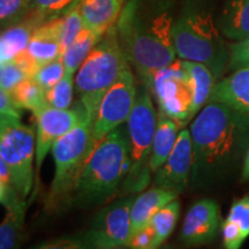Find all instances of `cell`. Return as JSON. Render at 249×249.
<instances>
[{
	"instance_id": "obj_1",
	"label": "cell",
	"mask_w": 249,
	"mask_h": 249,
	"mask_svg": "<svg viewBox=\"0 0 249 249\" xmlns=\"http://www.w3.org/2000/svg\"><path fill=\"white\" fill-rule=\"evenodd\" d=\"M192 188H203L223 179L244 163L249 147V116L208 102L193 118Z\"/></svg>"
},
{
	"instance_id": "obj_2",
	"label": "cell",
	"mask_w": 249,
	"mask_h": 249,
	"mask_svg": "<svg viewBox=\"0 0 249 249\" xmlns=\"http://www.w3.org/2000/svg\"><path fill=\"white\" fill-rule=\"evenodd\" d=\"M173 8L174 0H126L116 23L121 49L144 86L177 59Z\"/></svg>"
},
{
	"instance_id": "obj_3",
	"label": "cell",
	"mask_w": 249,
	"mask_h": 249,
	"mask_svg": "<svg viewBox=\"0 0 249 249\" xmlns=\"http://www.w3.org/2000/svg\"><path fill=\"white\" fill-rule=\"evenodd\" d=\"M130 167L127 126L120 124L97 143L71 195L70 207L87 209L119 194Z\"/></svg>"
},
{
	"instance_id": "obj_4",
	"label": "cell",
	"mask_w": 249,
	"mask_h": 249,
	"mask_svg": "<svg viewBox=\"0 0 249 249\" xmlns=\"http://www.w3.org/2000/svg\"><path fill=\"white\" fill-rule=\"evenodd\" d=\"M172 33L177 57L203 64L217 81L222 79L229 64V48L207 6L200 0H186Z\"/></svg>"
},
{
	"instance_id": "obj_5",
	"label": "cell",
	"mask_w": 249,
	"mask_h": 249,
	"mask_svg": "<svg viewBox=\"0 0 249 249\" xmlns=\"http://www.w3.org/2000/svg\"><path fill=\"white\" fill-rule=\"evenodd\" d=\"M128 67L132 66L121 49L114 24L91 50L75 77V92L79 98L75 107L91 124L104 93Z\"/></svg>"
},
{
	"instance_id": "obj_6",
	"label": "cell",
	"mask_w": 249,
	"mask_h": 249,
	"mask_svg": "<svg viewBox=\"0 0 249 249\" xmlns=\"http://www.w3.org/2000/svg\"><path fill=\"white\" fill-rule=\"evenodd\" d=\"M126 123L130 147V167L121 186L120 196L141 193L147 189L152 180L150 158L157 127V112L150 90L142 82L138 86L135 104Z\"/></svg>"
},
{
	"instance_id": "obj_7",
	"label": "cell",
	"mask_w": 249,
	"mask_h": 249,
	"mask_svg": "<svg viewBox=\"0 0 249 249\" xmlns=\"http://www.w3.org/2000/svg\"><path fill=\"white\" fill-rule=\"evenodd\" d=\"M97 143L92 139V124L83 119L61 136L52 147L55 171L48 208L51 210L71 205V195L85 169L87 160Z\"/></svg>"
},
{
	"instance_id": "obj_8",
	"label": "cell",
	"mask_w": 249,
	"mask_h": 249,
	"mask_svg": "<svg viewBox=\"0 0 249 249\" xmlns=\"http://www.w3.org/2000/svg\"><path fill=\"white\" fill-rule=\"evenodd\" d=\"M36 133L21 118L0 114V157L7 166L12 185L21 198L29 196L34 181Z\"/></svg>"
},
{
	"instance_id": "obj_9",
	"label": "cell",
	"mask_w": 249,
	"mask_h": 249,
	"mask_svg": "<svg viewBox=\"0 0 249 249\" xmlns=\"http://www.w3.org/2000/svg\"><path fill=\"white\" fill-rule=\"evenodd\" d=\"M147 87L157 102L158 110L181 127L191 123L194 88L182 59H176L169 66L155 71Z\"/></svg>"
},
{
	"instance_id": "obj_10",
	"label": "cell",
	"mask_w": 249,
	"mask_h": 249,
	"mask_svg": "<svg viewBox=\"0 0 249 249\" xmlns=\"http://www.w3.org/2000/svg\"><path fill=\"white\" fill-rule=\"evenodd\" d=\"M134 195L120 196L93 218L86 233L80 235L83 248H128L130 241V209Z\"/></svg>"
},
{
	"instance_id": "obj_11",
	"label": "cell",
	"mask_w": 249,
	"mask_h": 249,
	"mask_svg": "<svg viewBox=\"0 0 249 249\" xmlns=\"http://www.w3.org/2000/svg\"><path fill=\"white\" fill-rule=\"evenodd\" d=\"M138 86V79L132 67H128L104 93L92 124V139L96 143L126 123L135 104Z\"/></svg>"
},
{
	"instance_id": "obj_12",
	"label": "cell",
	"mask_w": 249,
	"mask_h": 249,
	"mask_svg": "<svg viewBox=\"0 0 249 249\" xmlns=\"http://www.w3.org/2000/svg\"><path fill=\"white\" fill-rule=\"evenodd\" d=\"M36 170L39 171L46 155L61 136L86 119L77 107L54 108L46 107L36 114Z\"/></svg>"
},
{
	"instance_id": "obj_13",
	"label": "cell",
	"mask_w": 249,
	"mask_h": 249,
	"mask_svg": "<svg viewBox=\"0 0 249 249\" xmlns=\"http://www.w3.org/2000/svg\"><path fill=\"white\" fill-rule=\"evenodd\" d=\"M193 169V145L189 129L181 128L172 152L154 173L152 186L180 195L191 182Z\"/></svg>"
},
{
	"instance_id": "obj_14",
	"label": "cell",
	"mask_w": 249,
	"mask_h": 249,
	"mask_svg": "<svg viewBox=\"0 0 249 249\" xmlns=\"http://www.w3.org/2000/svg\"><path fill=\"white\" fill-rule=\"evenodd\" d=\"M220 210L210 198L193 204L183 220L180 239L186 245H204L216 238L220 230Z\"/></svg>"
},
{
	"instance_id": "obj_15",
	"label": "cell",
	"mask_w": 249,
	"mask_h": 249,
	"mask_svg": "<svg viewBox=\"0 0 249 249\" xmlns=\"http://www.w3.org/2000/svg\"><path fill=\"white\" fill-rule=\"evenodd\" d=\"M222 103L249 116V66L232 71L214 83L209 101Z\"/></svg>"
},
{
	"instance_id": "obj_16",
	"label": "cell",
	"mask_w": 249,
	"mask_h": 249,
	"mask_svg": "<svg viewBox=\"0 0 249 249\" xmlns=\"http://www.w3.org/2000/svg\"><path fill=\"white\" fill-rule=\"evenodd\" d=\"M126 0H80L77 8L83 26L103 37L117 23Z\"/></svg>"
},
{
	"instance_id": "obj_17",
	"label": "cell",
	"mask_w": 249,
	"mask_h": 249,
	"mask_svg": "<svg viewBox=\"0 0 249 249\" xmlns=\"http://www.w3.org/2000/svg\"><path fill=\"white\" fill-rule=\"evenodd\" d=\"M178 196L171 191L152 186L150 189L134 198L130 209V238L147 226L158 210L176 200Z\"/></svg>"
},
{
	"instance_id": "obj_18",
	"label": "cell",
	"mask_w": 249,
	"mask_h": 249,
	"mask_svg": "<svg viewBox=\"0 0 249 249\" xmlns=\"http://www.w3.org/2000/svg\"><path fill=\"white\" fill-rule=\"evenodd\" d=\"M24 52L37 68L60 58L61 48L59 42L58 18L37 28Z\"/></svg>"
},
{
	"instance_id": "obj_19",
	"label": "cell",
	"mask_w": 249,
	"mask_h": 249,
	"mask_svg": "<svg viewBox=\"0 0 249 249\" xmlns=\"http://www.w3.org/2000/svg\"><path fill=\"white\" fill-rule=\"evenodd\" d=\"M42 22L29 13L20 22L0 31V58L4 64L13 61L18 53L27 49L29 40Z\"/></svg>"
},
{
	"instance_id": "obj_20",
	"label": "cell",
	"mask_w": 249,
	"mask_h": 249,
	"mask_svg": "<svg viewBox=\"0 0 249 249\" xmlns=\"http://www.w3.org/2000/svg\"><path fill=\"white\" fill-rule=\"evenodd\" d=\"M217 26L222 35L233 42L249 36V0H226Z\"/></svg>"
},
{
	"instance_id": "obj_21",
	"label": "cell",
	"mask_w": 249,
	"mask_h": 249,
	"mask_svg": "<svg viewBox=\"0 0 249 249\" xmlns=\"http://www.w3.org/2000/svg\"><path fill=\"white\" fill-rule=\"evenodd\" d=\"M181 128L182 127L176 120H173L172 118L167 117L166 114L158 110L157 127H156L150 158V169L152 174L166 161L167 157L176 145Z\"/></svg>"
},
{
	"instance_id": "obj_22",
	"label": "cell",
	"mask_w": 249,
	"mask_h": 249,
	"mask_svg": "<svg viewBox=\"0 0 249 249\" xmlns=\"http://www.w3.org/2000/svg\"><path fill=\"white\" fill-rule=\"evenodd\" d=\"M185 66L188 71L194 88V97L191 111V118L193 120L196 114L209 101L210 93L213 91L214 83L217 82L216 77L209 68L200 62L183 60Z\"/></svg>"
},
{
	"instance_id": "obj_23",
	"label": "cell",
	"mask_w": 249,
	"mask_h": 249,
	"mask_svg": "<svg viewBox=\"0 0 249 249\" xmlns=\"http://www.w3.org/2000/svg\"><path fill=\"white\" fill-rule=\"evenodd\" d=\"M6 209L7 213L0 224V249H11L18 246L26 218V200L20 198Z\"/></svg>"
},
{
	"instance_id": "obj_24",
	"label": "cell",
	"mask_w": 249,
	"mask_h": 249,
	"mask_svg": "<svg viewBox=\"0 0 249 249\" xmlns=\"http://www.w3.org/2000/svg\"><path fill=\"white\" fill-rule=\"evenodd\" d=\"M102 37L96 35L88 28H83L71 44L66 49L61 55L65 71L75 74L82 62L86 60L91 50L101 40Z\"/></svg>"
},
{
	"instance_id": "obj_25",
	"label": "cell",
	"mask_w": 249,
	"mask_h": 249,
	"mask_svg": "<svg viewBox=\"0 0 249 249\" xmlns=\"http://www.w3.org/2000/svg\"><path fill=\"white\" fill-rule=\"evenodd\" d=\"M12 97L18 107L29 110L34 114L38 113L48 107L46 91L33 77L23 80L11 91Z\"/></svg>"
},
{
	"instance_id": "obj_26",
	"label": "cell",
	"mask_w": 249,
	"mask_h": 249,
	"mask_svg": "<svg viewBox=\"0 0 249 249\" xmlns=\"http://www.w3.org/2000/svg\"><path fill=\"white\" fill-rule=\"evenodd\" d=\"M180 213V204L177 200L171 201L165 207L161 208L151 218L150 225L155 232L154 248H158L166 240L173 232L178 222Z\"/></svg>"
},
{
	"instance_id": "obj_27",
	"label": "cell",
	"mask_w": 249,
	"mask_h": 249,
	"mask_svg": "<svg viewBox=\"0 0 249 249\" xmlns=\"http://www.w3.org/2000/svg\"><path fill=\"white\" fill-rule=\"evenodd\" d=\"M80 0H30V12L44 24L61 18L79 4Z\"/></svg>"
},
{
	"instance_id": "obj_28",
	"label": "cell",
	"mask_w": 249,
	"mask_h": 249,
	"mask_svg": "<svg viewBox=\"0 0 249 249\" xmlns=\"http://www.w3.org/2000/svg\"><path fill=\"white\" fill-rule=\"evenodd\" d=\"M85 28L82 18L77 8V5L71 8L68 13L62 15L58 18V29H59V42H60L61 55L66 51V49L79 36L81 30Z\"/></svg>"
},
{
	"instance_id": "obj_29",
	"label": "cell",
	"mask_w": 249,
	"mask_h": 249,
	"mask_svg": "<svg viewBox=\"0 0 249 249\" xmlns=\"http://www.w3.org/2000/svg\"><path fill=\"white\" fill-rule=\"evenodd\" d=\"M75 79L74 74L65 71L62 79L49 91H46L48 107L54 108H70L73 103Z\"/></svg>"
},
{
	"instance_id": "obj_30",
	"label": "cell",
	"mask_w": 249,
	"mask_h": 249,
	"mask_svg": "<svg viewBox=\"0 0 249 249\" xmlns=\"http://www.w3.org/2000/svg\"><path fill=\"white\" fill-rule=\"evenodd\" d=\"M30 12V0H0V31L20 22Z\"/></svg>"
},
{
	"instance_id": "obj_31",
	"label": "cell",
	"mask_w": 249,
	"mask_h": 249,
	"mask_svg": "<svg viewBox=\"0 0 249 249\" xmlns=\"http://www.w3.org/2000/svg\"><path fill=\"white\" fill-rule=\"evenodd\" d=\"M65 66L61 57L55 60L48 62L40 66L36 73L33 75V79L42 87L45 91H49L52 87H54L62 79L65 74Z\"/></svg>"
},
{
	"instance_id": "obj_32",
	"label": "cell",
	"mask_w": 249,
	"mask_h": 249,
	"mask_svg": "<svg viewBox=\"0 0 249 249\" xmlns=\"http://www.w3.org/2000/svg\"><path fill=\"white\" fill-rule=\"evenodd\" d=\"M227 219L232 220L240 229L244 241L249 236V194L233 202Z\"/></svg>"
},
{
	"instance_id": "obj_33",
	"label": "cell",
	"mask_w": 249,
	"mask_h": 249,
	"mask_svg": "<svg viewBox=\"0 0 249 249\" xmlns=\"http://www.w3.org/2000/svg\"><path fill=\"white\" fill-rule=\"evenodd\" d=\"M227 48H229L227 70L232 71L241 67L249 66V36L238 42L231 43L227 45Z\"/></svg>"
},
{
	"instance_id": "obj_34",
	"label": "cell",
	"mask_w": 249,
	"mask_h": 249,
	"mask_svg": "<svg viewBox=\"0 0 249 249\" xmlns=\"http://www.w3.org/2000/svg\"><path fill=\"white\" fill-rule=\"evenodd\" d=\"M29 77L30 76L15 61L6 62L0 74V88L11 92L18 83Z\"/></svg>"
},
{
	"instance_id": "obj_35",
	"label": "cell",
	"mask_w": 249,
	"mask_h": 249,
	"mask_svg": "<svg viewBox=\"0 0 249 249\" xmlns=\"http://www.w3.org/2000/svg\"><path fill=\"white\" fill-rule=\"evenodd\" d=\"M222 231L224 247L227 249H239L244 244V239L241 238V232L238 225L232 220L225 219V222L220 226Z\"/></svg>"
},
{
	"instance_id": "obj_36",
	"label": "cell",
	"mask_w": 249,
	"mask_h": 249,
	"mask_svg": "<svg viewBox=\"0 0 249 249\" xmlns=\"http://www.w3.org/2000/svg\"><path fill=\"white\" fill-rule=\"evenodd\" d=\"M155 232L150 224L140 230L130 238L128 248L135 249H154Z\"/></svg>"
},
{
	"instance_id": "obj_37",
	"label": "cell",
	"mask_w": 249,
	"mask_h": 249,
	"mask_svg": "<svg viewBox=\"0 0 249 249\" xmlns=\"http://www.w3.org/2000/svg\"><path fill=\"white\" fill-rule=\"evenodd\" d=\"M0 114L21 118V108L14 102L11 92L0 88Z\"/></svg>"
},
{
	"instance_id": "obj_38",
	"label": "cell",
	"mask_w": 249,
	"mask_h": 249,
	"mask_svg": "<svg viewBox=\"0 0 249 249\" xmlns=\"http://www.w3.org/2000/svg\"><path fill=\"white\" fill-rule=\"evenodd\" d=\"M20 195L15 191L12 186H8L7 183L0 179V203L4 204L5 207H8L14 202L20 200Z\"/></svg>"
},
{
	"instance_id": "obj_39",
	"label": "cell",
	"mask_w": 249,
	"mask_h": 249,
	"mask_svg": "<svg viewBox=\"0 0 249 249\" xmlns=\"http://www.w3.org/2000/svg\"><path fill=\"white\" fill-rule=\"evenodd\" d=\"M0 179L2 180V181L7 183L8 186H12V178H11V174H9V171L7 169V166H6V164L4 163V160H2V158L0 157ZM14 188V187H13Z\"/></svg>"
},
{
	"instance_id": "obj_40",
	"label": "cell",
	"mask_w": 249,
	"mask_h": 249,
	"mask_svg": "<svg viewBox=\"0 0 249 249\" xmlns=\"http://www.w3.org/2000/svg\"><path fill=\"white\" fill-rule=\"evenodd\" d=\"M241 180L242 181H249V147L247 149V151H246L244 163H242Z\"/></svg>"
},
{
	"instance_id": "obj_41",
	"label": "cell",
	"mask_w": 249,
	"mask_h": 249,
	"mask_svg": "<svg viewBox=\"0 0 249 249\" xmlns=\"http://www.w3.org/2000/svg\"><path fill=\"white\" fill-rule=\"evenodd\" d=\"M2 66H4V61H2V60H1V58H0V74H1Z\"/></svg>"
}]
</instances>
